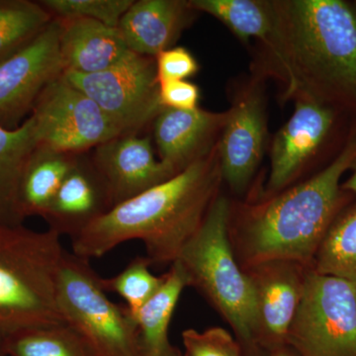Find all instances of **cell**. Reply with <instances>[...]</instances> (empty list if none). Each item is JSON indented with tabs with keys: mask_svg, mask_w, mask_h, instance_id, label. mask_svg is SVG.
Segmentation results:
<instances>
[{
	"mask_svg": "<svg viewBox=\"0 0 356 356\" xmlns=\"http://www.w3.org/2000/svg\"><path fill=\"white\" fill-rule=\"evenodd\" d=\"M222 181L217 143L170 179L114 206L72 238V254L98 259L121 243H144L152 264L177 261L195 235Z\"/></svg>",
	"mask_w": 356,
	"mask_h": 356,
	"instance_id": "cell-1",
	"label": "cell"
},
{
	"mask_svg": "<svg viewBox=\"0 0 356 356\" xmlns=\"http://www.w3.org/2000/svg\"><path fill=\"white\" fill-rule=\"evenodd\" d=\"M355 161L356 128L332 163L310 179L243 206L238 216L231 214L229 240L242 268L269 261L313 266L332 222L351 203L341 179Z\"/></svg>",
	"mask_w": 356,
	"mask_h": 356,
	"instance_id": "cell-2",
	"label": "cell"
},
{
	"mask_svg": "<svg viewBox=\"0 0 356 356\" xmlns=\"http://www.w3.org/2000/svg\"><path fill=\"white\" fill-rule=\"evenodd\" d=\"M268 47L289 95L310 96L356 114V4L343 0L273 1Z\"/></svg>",
	"mask_w": 356,
	"mask_h": 356,
	"instance_id": "cell-3",
	"label": "cell"
},
{
	"mask_svg": "<svg viewBox=\"0 0 356 356\" xmlns=\"http://www.w3.org/2000/svg\"><path fill=\"white\" fill-rule=\"evenodd\" d=\"M231 211L228 198L220 193L175 261L187 286L195 288L231 327L243 355L266 356L257 343L254 291L229 240Z\"/></svg>",
	"mask_w": 356,
	"mask_h": 356,
	"instance_id": "cell-4",
	"label": "cell"
},
{
	"mask_svg": "<svg viewBox=\"0 0 356 356\" xmlns=\"http://www.w3.org/2000/svg\"><path fill=\"white\" fill-rule=\"evenodd\" d=\"M65 248L53 229L0 225V334L65 323L56 301Z\"/></svg>",
	"mask_w": 356,
	"mask_h": 356,
	"instance_id": "cell-5",
	"label": "cell"
},
{
	"mask_svg": "<svg viewBox=\"0 0 356 356\" xmlns=\"http://www.w3.org/2000/svg\"><path fill=\"white\" fill-rule=\"evenodd\" d=\"M64 322L88 337L102 356H139L138 332L126 305L107 297L88 259L65 250L56 282Z\"/></svg>",
	"mask_w": 356,
	"mask_h": 356,
	"instance_id": "cell-6",
	"label": "cell"
},
{
	"mask_svg": "<svg viewBox=\"0 0 356 356\" xmlns=\"http://www.w3.org/2000/svg\"><path fill=\"white\" fill-rule=\"evenodd\" d=\"M287 344L300 356H356V283L309 269Z\"/></svg>",
	"mask_w": 356,
	"mask_h": 356,
	"instance_id": "cell-7",
	"label": "cell"
},
{
	"mask_svg": "<svg viewBox=\"0 0 356 356\" xmlns=\"http://www.w3.org/2000/svg\"><path fill=\"white\" fill-rule=\"evenodd\" d=\"M125 134H138L163 110L154 58L129 51L113 67L95 74L64 72Z\"/></svg>",
	"mask_w": 356,
	"mask_h": 356,
	"instance_id": "cell-8",
	"label": "cell"
},
{
	"mask_svg": "<svg viewBox=\"0 0 356 356\" xmlns=\"http://www.w3.org/2000/svg\"><path fill=\"white\" fill-rule=\"evenodd\" d=\"M37 143L56 151L83 154L123 135L91 98L64 74L42 91L31 112Z\"/></svg>",
	"mask_w": 356,
	"mask_h": 356,
	"instance_id": "cell-9",
	"label": "cell"
},
{
	"mask_svg": "<svg viewBox=\"0 0 356 356\" xmlns=\"http://www.w3.org/2000/svg\"><path fill=\"white\" fill-rule=\"evenodd\" d=\"M60 34V20L54 18L34 39L0 62L1 127H19L43 89L64 74Z\"/></svg>",
	"mask_w": 356,
	"mask_h": 356,
	"instance_id": "cell-10",
	"label": "cell"
},
{
	"mask_svg": "<svg viewBox=\"0 0 356 356\" xmlns=\"http://www.w3.org/2000/svg\"><path fill=\"white\" fill-rule=\"evenodd\" d=\"M341 113L310 96H298L294 113L274 137L266 198L285 191L299 177L332 139Z\"/></svg>",
	"mask_w": 356,
	"mask_h": 356,
	"instance_id": "cell-11",
	"label": "cell"
},
{
	"mask_svg": "<svg viewBox=\"0 0 356 356\" xmlns=\"http://www.w3.org/2000/svg\"><path fill=\"white\" fill-rule=\"evenodd\" d=\"M310 268L289 261H264L243 268L254 295L257 343L266 356L287 344Z\"/></svg>",
	"mask_w": 356,
	"mask_h": 356,
	"instance_id": "cell-12",
	"label": "cell"
},
{
	"mask_svg": "<svg viewBox=\"0 0 356 356\" xmlns=\"http://www.w3.org/2000/svg\"><path fill=\"white\" fill-rule=\"evenodd\" d=\"M222 131L217 146L222 180L235 193H243L264 156L266 120L261 92H245L228 112Z\"/></svg>",
	"mask_w": 356,
	"mask_h": 356,
	"instance_id": "cell-13",
	"label": "cell"
},
{
	"mask_svg": "<svg viewBox=\"0 0 356 356\" xmlns=\"http://www.w3.org/2000/svg\"><path fill=\"white\" fill-rule=\"evenodd\" d=\"M91 159L106 182L113 207L175 175L154 156L151 138L138 134L103 143Z\"/></svg>",
	"mask_w": 356,
	"mask_h": 356,
	"instance_id": "cell-14",
	"label": "cell"
},
{
	"mask_svg": "<svg viewBox=\"0 0 356 356\" xmlns=\"http://www.w3.org/2000/svg\"><path fill=\"white\" fill-rule=\"evenodd\" d=\"M112 208L104 178L91 158L79 154L43 218L49 229L72 240Z\"/></svg>",
	"mask_w": 356,
	"mask_h": 356,
	"instance_id": "cell-15",
	"label": "cell"
},
{
	"mask_svg": "<svg viewBox=\"0 0 356 356\" xmlns=\"http://www.w3.org/2000/svg\"><path fill=\"white\" fill-rule=\"evenodd\" d=\"M228 112L213 113L199 108H163L154 120V135L159 161L177 175L214 147Z\"/></svg>",
	"mask_w": 356,
	"mask_h": 356,
	"instance_id": "cell-16",
	"label": "cell"
},
{
	"mask_svg": "<svg viewBox=\"0 0 356 356\" xmlns=\"http://www.w3.org/2000/svg\"><path fill=\"white\" fill-rule=\"evenodd\" d=\"M195 13L191 1L139 0L129 7L117 28L129 50L156 58L172 48Z\"/></svg>",
	"mask_w": 356,
	"mask_h": 356,
	"instance_id": "cell-17",
	"label": "cell"
},
{
	"mask_svg": "<svg viewBox=\"0 0 356 356\" xmlns=\"http://www.w3.org/2000/svg\"><path fill=\"white\" fill-rule=\"evenodd\" d=\"M60 20L65 72L95 74L113 67L130 51L118 28L95 20Z\"/></svg>",
	"mask_w": 356,
	"mask_h": 356,
	"instance_id": "cell-18",
	"label": "cell"
},
{
	"mask_svg": "<svg viewBox=\"0 0 356 356\" xmlns=\"http://www.w3.org/2000/svg\"><path fill=\"white\" fill-rule=\"evenodd\" d=\"M186 276L177 261L173 262L159 291L135 313H131L138 332L139 356H184L170 341L168 330Z\"/></svg>",
	"mask_w": 356,
	"mask_h": 356,
	"instance_id": "cell-19",
	"label": "cell"
},
{
	"mask_svg": "<svg viewBox=\"0 0 356 356\" xmlns=\"http://www.w3.org/2000/svg\"><path fill=\"white\" fill-rule=\"evenodd\" d=\"M31 116L15 129L0 126V225L20 226L19 184L30 154L37 147Z\"/></svg>",
	"mask_w": 356,
	"mask_h": 356,
	"instance_id": "cell-20",
	"label": "cell"
},
{
	"mask_svg": "<svg viewBox=\"0 0 356 356\" xmlns=\"http://www.w3.org/2000/svg\"><path fill=\"white\" fill-rule=\"evenodd\" d=\"M77 154L37 145L26 163L19 184L20 210L25 219L44 216Z\"/></svg>",
	"mask_w": 356,
	"mask_h": 356,
	"instance_id": "cell-21",
	"label": "cell"
},
{
	"mask_svg": "<svg viewBox=\"0 0 356 356\" xmlns=\"http://www.w3.org/2000/svg\"><path fill=\"white\" fill-rule=\"evenodd\" d=\"M8 356H102L83 332L67 323L4 337Z\"/></svg>",
	"mask_w": 356,
	"mask_h": 356,
	"instance_id": "cell-22",
	"label": "cell"
},
{
	"mask_svg": "<svg viewBox=\"0 0 356 356\" xmlns=\"http://www.w3.org/2000/svg\"><path fill=\"white\" fill-rule=\"evenodd\" d=\"M196 11L221 21L238 39H261L268 44L276 28L274 4L255 0H191Z\"/></svg>",
	"mask_w": 356,
	"mask_h": 356,
	"instance_id": "cell-23",
	"label": "cell"
},
{
	"mask_svg": "<svg viewBox=\"0 0 356 356\" xmlns=\"http://www.w3.org/2000/svg\"><path fill=\"white\" fill-rule=\"evenodd\" d=\"M312 268L356 283V202L348 204L334 220Z\"/></svg>",
	"mask_w": 356,
	"mask_h": 356,
	"instance_id": "cell-24",
	"label": "cell"
},
{
	"mask_svg": "<svg viewBox=\"0 0 356 356\" xmlns=\"http://www.w3.org/2000/svg\"><path fill=\"white\" fill-rule=\"evenodd\" d=\"M53 19L39 1L0 0V62L34 39Z\"/></svg>",
	"mask_w": 356,
	"mask_h": 356,
	"instance_id": "cell-25",
	"label": "cell"
},
{
	"mask_svg": "<svg viewBox=\"0 0 356 356\" xmlns=\"http://www.w3.org/2000/svg\"><path fill=\"white\" fill-rule=\"evenodd\" d=\"M152 262L147 257L134 259L120 273L111 278H102L105 291L116 293L126 302L131 313L142 308L159 291L165 274L156 276L149 270Z\"/></svg>",
	"mask_w": 356,
	"mask_h": 356,
	"instance_id": "cell-26",
	"label": "cell"
},
{
	"mask_svg": "<svg viewBox=\"0 0 356 356\" xmlns=\"http://www.w3.org/2000/svg\"><path fill=\"white\" fill-rule=\"evenodd\" d=\"M133 0H42L39 3L57 19L95 20L117 28Z\"/></svg>",
	"mask_w": 356,
	"mask_h": 356,
	"instance_id": "cell-27",
	"label": "cell"
},
{
	"mask_svg": "<svg viewBox=\"0 0 356 356\" xmlns=\"http://www.w3.org/2000/svg\"><path fill=\"white\" fill-rule=\"evenodd\" d=\"M182 341L186 356H245L236 337L221 327L203 332L186 330L182 332Z\"/></svg>",
	"mask_w": 356,
	"mask_h": 356,
	"instance_id": "cell-28",
	"label": "cell"
},
{
	"mask_svg": "<svg viewBox=\"0 0 356 356\" xmlns=\"http://www.w3.org/2000/svg\"><path fill=\"white\" fill-rule=\"evenodd\" d=\"M154 60L159 83L186 81L197 74L199 70L197 60L184 47H172L161 51L154 58Z\"/></svg>",
	"mask_w": 356,
	"mask_h": 356,
	"instance_id": "cell-29",
	"label": "cell"
},
{
	"mask_svg": "<svg viewBox=\"0 0 356 356\" xmlns=\"http://www.w3.org/2000/svg\"><path fill=\"white\" fill-rule=\"evenodd\" d=\"M200 90L187 81L159 83V102L163 108L192 110L198 108Z\"/></svg>",
	"mask_w": 356,
	"mask_h": 356,
	"instance_id": "cell-30",
	"label": "cell"
},
{
	"mask_svg": "<svg viewBox=\"0 0 356 356\" xmlns=\"http://www.w3.org/2000/svg\"><path fill=\"white\" fill-rule=\"evenodd\" d=\"M350 170H353V173L343 184H341V188L353 195H356V161Z\"/></svg>",
	"mask_w": 356,
	"mask_h": 356,
	"instance_id": "cell-31",
	"label": "cell"
},
{
	"mask_svg": "<svg viewBox=\"0 0 356 356\" xmlns=\"http://www.w3.org/2000/svg\"><path fill=\"white\" fill-rule=\"evenodd\" d=\"M268 356H300L296 350H293L291 346L285 344L277 350L269 353Z\"/></svg>",
	"mask_w": 356,
	"mask_h": 356,
	"instance_id": "cell-32",
	"label": "cell"
},
{
	"mask_svg": "<svg viewBox=\"0 0 356 356\" xmlns=\"http://www.w3.org/2000/svg\"><path fill=\"white\" fill-rule=\"evenodd\" d=\"M0 356H8L6 350V339L1 334H0Z\"/></svg>",
	"mask_w": 356,
	"mask_h": 356,
	"instance_id": "cell-33",
	"label": "cell"
},
{
	"mask_svg": "<svg viewBox=\"0 0 356 356\" xmlns=\"http://www.w3.org/2000/svg\"><path fill=\"white\" fill-rule=\"evenodd\" d=\"M184 356H186V355H185V353H184Z\"/></svg>",
	"mask_w": 356,
	"mask_h": 356,
	"instance_id": "cell-34",
	"label": "cell"
}]
</instances>
